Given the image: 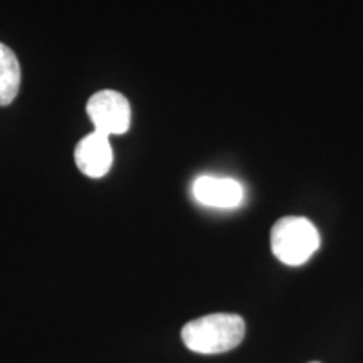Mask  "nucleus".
<instances>
[{"label": "nucleus", "mask_w": 363, "mask_h": 363, "mask_svg": "<svg viewBox=\"0 0 363 363\" xmlns=\"http://www.w3.org/2000/svg\"><path fill=\"white\" fill-rule=\"evenodd\" d=\"M246 335L244 318L233 313H214L189 321L182 328V342L189 350L217 355L234 350Z\"/></svg>", "instance_id": "1"}, {"label": "nucleus", "mask_w": 363, "mask_h": 363, "mask_svg": "<svg viewBox=\"0 0 363 363\" xmlns=\"http://www.w3.org/2000/svg\"><path fill=\"white\" fill-rule=\"evenodd\" d=\"M320 242V233L306 217H283L271 230L272 254L286 266L305 264L318 251Z\"/></svg>", "instance_id": "2"}, {"label": "nucleus", "mask_w": 363, "mask_h": 363, "mask_svg": "<svg viewBox=\"0 0 363 363\" xmlns=\"http://www.w3.org/2000/svg\"><path fill=\"white\" fill-rule=\"evenodd\" d=\"M94 131L110 136L123 135L131 125V108L128 99L118 91L103 89L89 98L86 106Z\"/></svg>", "instance_id": "3"}, {"label": "nucleus", "mask_w": 363, "mask_h": 363, "mask_svg": "<svg viewBox=\"0 0 363 363\" xmlns=\"http://www.w3.org/2000/svg\"><path fill=\"white\" fill-rule=\"evenodd\" d=\"M197 202L216 208H235L244 202V187L227 177L202 175L192 185Z\"/></svg>", "instance_id": "4"}, {"label": "nucleus", "mask_w": 363, "mask_h": 363, "mask_svg": "<svg viewBox=\"0 0 363 363\" xmlns=\"http://www.w3.org/2000/svg\"><path fill=\"white\" fill-rule=\"evenodd\" d=\"M78 169L91 179H101L110 172L113 163V150L110 136L93 131L78 143L74 152Z\"/></svg>", "instance_id": "5"}, {"label": "nucleus", "mask_w": 363, "mask_h": 363, "mask_svg": "<svg viewBox=\"0 0 363 363\" xmlns=\"http://www.w3.org/2000/svg\"><path fill=\"white\" fill-rule=\"evenodd\" d=\"M21 88V66L16 54L0 43V106H7L16 99Z\"/></svg>", "instance_id": "6"}, {"label": "nucleus", "mask_w": 363, "mask_h": 363, "mask_svg": "<svg viewBox=\"0 0 363 363\" xmlns=\"http://www.w3.org/2000/svg\"><path fill=\"white\" fill-rule=\"evenodd\" d=\"M310 363H320V362H310Z\"/></svg>", "instance_id": "7"}]
</instances>
